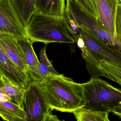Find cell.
Wrapping results in <instances>:
<instances>
[{"label": "cell", "mask_w": 121, "mask_h": 121, "mask_svg": "<svg viewBox=\"0 0 121 121\" xmlns=\"http://www.w3.org/2000/svg\"><path fill=\"white\" fill-rule=\"evenodd\" d=\"M23 104L27 121H60L51 113L52 111L36 81H31L25 88Z\"/></svg>", "instance_id": "cell-5"}, {"label": "cell", "mask_w": 121, "mask_h": 121, "mask_svg": "<svg viewBox=\"0 0 121 121\" xmlns=\"http://www.w3.org/2000/svg\"><path fill=\"white\" fill-rule=\"evenodd\" d=\"M65 8L69 11L79 28L88 31L107 45L121 51L115 36L106 31L99 21L89 15L74 0H66Z\"/></svg>", "instance_id": "cell-6"}, {"label": "cell", "mask_w": 121, "mask_h": 121, "mask_svg": "<svg viewBox=\"0 0 121 121\" xmlns=\"http://www.w3.org/2000/svg\"><path fill=\"white\" fill-rule=\"evenodd\" d=\"M81 85L86 101L84 108L110 113L121 104V89L115 87L99 77H91L89 81Z\"/></svg>", "instance_id": "cell-4"}, {"label": "cell", "mask_w": 121, "mask_h": 121, "mask_svg": "<svg viewBox=\"0 0 121 121\" xmlns=\"http://www.w3.org/2000/svg\"><path fill=\"white\" fill-rule=\"evenodd\" d=\"M25 26L35 12L36 0H11Z\"/></svg>", "instance_id": "cell-16"}, {"label": "cell", "mask_w": 121, "mask_h": 121, "mask_svg": "<svg viewBox=\"0 0 121 121\" xmlns=\"http://www.w3.org/2000/svg\"><path fill=\"white\" fill-rule=\"evenodd\" d=\"M71 113L78 121H110V113L106 111L82 107Z\"/></svg>", "instance_id": "cell-14"}, {"label": "cell", "mask_w": 121, "mask_h": 121, "mask_svg": "<svg viewBox=\"0 0 121 121\" xmlns=\"http://www.w3.org/2000/svg\"><path fill=\"white\" fill-rule=\"evenodd\" d=\"M0 43L9 58L30 76L24 53L17 39L9 35L0 33Z\"/></svg>", "instance_id": "cell-9"}, {"label": "cell", "mask_w": 121, "mask_h": 121, "mask_svg": "<svg viewBox=\"0 0 121 121\" xmlns=\"http://www.w3.org/2000/svg\"><path fill=\"white\" fill-rule=\"evenodd\" d=\"M4 86V84L1 79V77H0V89L3 88Z\"/></svg>", "instance_id": "cell-24"}, {"label": "cell", "mask_w": 121, "mask_h": 121, "mask_svg": "<svg viewBox=\"0 0 121 121\" xmlns=\"http://www.w3.org/2000/svg\"><path fill=\"white\" fill-rule=\"evenodd\" d=\"M4 84L1 91L11 99V101L19 105L23 109V99L25 89L18 85L14 84L6 77H1Z\"/></svg>", "instance_id": "cell-15"}, {"label": "cell", "mask_w": 121, "mask_h": 121, "mask_svg": "<svg viewBox=\"0 0 121 121\" xmlns=\"http://www.w3.org/2000/svg\"><path fill=\"white\" fill-rule=\"evenodd\" d=\"M16 39L24 53L30 79L36 82L44 81L40 74L39 60L33 49V43L27 37Z\"/></svg>", "instance_id": "cell-11"}, {"label": "cell", "mask_w": 121, "mask_h": 121, "mask_svg": "<svg viewBox=\"0 0 121 121\" xmlns=\"http://www.w3.org/2000/svg\"><path fill=\"white\" fill-rule=\"evenodd\" d=\"M1 76L25 89L32 80L7 56L0 43V77Z\"/></svg>", "instance_id": "cell-8"}, {"label": "cell", "mask_w": 121, "mask_h": 121, "mask_svg": "<svg viewBox=\"0 0 121 121\" xmlns=\"http://www.w3.org/2000/svg\"><path fill=\"white\" fill-rule=\"evenodd\" d=\"M36 82L51 111L71 113L86 104L81 84L64 75L49 76L42 81Z\"/></svg>", "instance_id": "cell-1"}, {"label": "cell", "mask_w": 121, "mask_h": 121, "mask_svg": "<svg viewBox=\"0 0 121 121\" xmlns=\"http://www.w3.org/2000/svg\"><path fill=\"white\" fill-rule=\"evenodd\" d=\"M0 101H11V99L9 97L4 94L0 89Z\"/></svg>", "instance_id": "cell-23"}, {"label": "cell", "mask_w": 121, "mask_h": 121, "mask_svg": "<svg viewBox=\"0 0 121 121\" xmlns=\"http://www.w3.org/2000/svg\"><path fill=\"white\" fill-rule=\"evenodd\" d=\"M111 113H113L116 116L118 117L119 118L121 119V104L115 107Z\"/></svg>", "instance_id": "cell-22"}, {"label": "cell", "mask_w": 121, "mask_h": 121, "mask_svg": "<svg viewBox=\"0 0 121 121\" xmlns=\"http://www.w3.org/2000/svg\"><path fill=\"white\" fill-rule=\"evenodd\" d=\"M27 37L33 43H74L75 36L67 16L35 12L25 26Z\"/></svg>", "instance_id": "cell-2"}, {"label": "cell", "mask_w": 121, "mask_h": 121, "mask_svg": "<svg viewBox=\"0 0 121 121\" xmlns=\"http://www.w3.org/2000/svg\"><path fill=\"white\" fill-rule=\"evenodd\" d=\"M101 76L106 77L121 86V67L104 59L99 60Z\"/></svg>", "instance_id": "cell-17"}, {"label": "cell", "mask_w": 121, "mask_h": 121, "mask_svg": "<svg viewBox=\"0 0 121 121\" xmlns=\"http://www.w3.org/2000/svg\"><path fill=\"white\" fill-rule=\"evenodd\" d=\"M47 45L42 48L39 54L40 70L43 80L48 77L59 74L55 70L52 63L48 57L46 53Z\"/></svg>", "instance_id": "cell-18"}, {"label": "cell", "mask_w": 121, "mask_h": 121, "mask_svg": "<svg viewBox=\"0 0 121 121\" xmlns=\"http://www.w3.org/2000/svg\"><path fill=\"white\" fill-rule=\"evenodd\" d=\"M65 16H67L68 18L70 25V26H71L73 30L74 31L75 34V35H77V34H78V28H79V27L76 23L75 21L74 20V18H73L72 16L70 14L69 11L66 8H65Z\"/></svg>", "instance_id": "cell-21"}, {"label": "cell", "mask_w": 121, "mask_h": 121, "mask_svg": "<svg viewBox=\"0 0 121 121\" xmlns=\"http://www.w3.org/2000/svg\"><path fill=\"white\" fill-rule=\"evenodd\" d=\"M119 1H120V2L121 3V0H119Z\"/></svg>", "instance_id": "cell-25"}, {"label": "cell", "mask_w": 121, "mask_h": 121, "mask_svg": "<svg viewBox=\"0 0 121 121\" xmlns=\"http://www.w3.org/2000/svg\"><path fill=\"white\" fill-rule=\"evenodd\" d=\"M0 117L4 121H27V116L24 110L12 101H0Z\"/></svg>", "instance_id": "cell-13"}, {"label": "cell", "mask_w": 121, "mask_h": 121, "mask_svg": "<svg viewBox=\"0 0 121 121\" xmlns=\"http://www.w3.org/2000/svg\"><path fill=\"white\" fill-rule=\"evenodd\" d=\"M89 15L99 21L96 0H74Z\"/></svg>", "instance_id": "cell-19"}, {"label": "cell", "mask_w": 121, "mask_h": 121, "mask_svg": "<svg viewBox=\"0 0 121 121\" xmlns=\"http://www.w3.org/2000/svg\"><path fill=\"white\" fill-rule=\"evenodd\" d=\"M114 36L119 45L121 51V3L117 5L114 23Z\"/></svg>", "instance_id": "cell-20"}, {"label": "cell", "mask_w": 121, "mask_h": 121, "mask_svg": "<svg viewBox=\"0 0 121 121\" xmlns=\"http://www.w3.org/2000/svg\"><path fill=\"white\" fill-rule=\"evenodd\" d=\"M119 1V0H96L99 23L106 31L114 36L115 17Z\"/></svg>", "instance_id": "cell-10"}, {"label": "cell", "mask_w": 121, "mask_h": 121, "mask_svg": "<svg viewBox=\"0 0 121 121\" xmlns=\"http://www.w3.org/2000/svg\"><path fill=\"white\" fill-rule=\"evenodd\" d=\"M0 33L16 38L27 37L25 26L11 0H0Z\"/></svg>", "instance_id": "cell-7"}, {"label": "cell", "mask_w": 121, "mask_h": 121, "mask_svg": "<svg viewBox=\"0 0 121 121\" xmlns=\"http://www.w3.org/2000/svg\"><path fill=\"white\" fill-rule=\"evenodd\" d=\"M78 32L84 43L79 48L91 77L101 76L98 69L100 60H105L121 67V51L107 45L84 29L79 28Z\"/></svg>", "instance_id": "cell-3"}, {"label": "cell", "mask_w": 121, "mask_h": 121, "mask_svg": "<svg viewBox=\"0 0 121 121\" xmlns=\"http://www.w3.org/2000/svg\"><path fill=\"white\" fill-rule=\"evenodd\" d=\"M65 0H36L35 12L45 15L65 16Z\"/></svg>", "instance_id": "cell-12"}]
</instances>
